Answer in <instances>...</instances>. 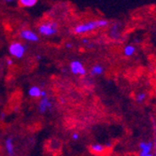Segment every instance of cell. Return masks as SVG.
Returning <instances> with one entry per match:
<instances>
[{
  "label": "cell",
  "instance_id": "9",
  "mask_svg": "<svg viewBox=\"0 0 156 156\" xmlns=\"http://www.w3.org/2000/svg\"><path fill=\"white\" fill-rule=\"evenodd\" d=\"M104 71H105V67L100 64H96L91 68V75L94 77H97L102 75Z\"/></svg>",
  "mask_w": 156,
  "mask_h": 156
},
{
  "label": "cell",
  "instance_id": "2",
  "mask_svg": "<svg viewBox=\"0 0 156 156\" xmlns=\"http://www.w3.org/2000/svg\"><path fill=\"white\" fill-rule=\"evenodd\" d=\"M26 51V46L20 42H13L9 47V52L11 56L17 59L23 58Z\"/></svg>",
  "mask_w": 156,
  "mask_h": 156
},
{
  "label": "cell",
  "instance_id": "17",
  "mask_svg": "<svg viewBox=\"0 0 156 156\" xmlns=\"http://www.w3.org/2000/svg\"><path fill=\"white\" fill-rule=\"evenodd\" d=\"M4 1H5V2H12L13 0H4Z\"/></svg>",
  "mask_w": 156,
  "mask_h": 156
},
{
  "label": "cell",
  "instance_id": "10",
  "mask_svg": "<svg viewBox=\"0 0 156 156\" xmlns=\"http://www.w3.org/2000/svg\"><path fill=\"white\" fill-rule=\"evenodd\" d=\"M136 51V47L133 44H128L123 48L122 53L125 57H131Z\"/></svg>",
  "mask_w": 156,
  "mask_h": 156
},
{
  "label": "cell",
  "instance_id": "13",
  "mask_svg": "<svg viewBox=\"0 0 156 156\" xmlns=\"http://www.w3.org/2000/svg\"><path fill=\"white\" fill-rule=\"evenodd\" d=\"M37 3V0H19V4L24 8L34 7Z\"/></svg>",
  "mask_w": 156,
  "mask_h": 156
},
{
  "label": "cell",
  "instance_id": "8",
  "mask_svg": "<svg viewBox=\"0 0 156 156\" xmlns=\"http://www.w3.org/2000/svg\"><path fill=\"white\" fill-rule=\"evenodd\" d=\"M89 150L93 154H102L107 150V146H104L100 143H94L89 147Z\"/></svg>",
  "mask_w": 156,
  "mask_h": 156
},
{
  "label": "cell",
  "instance_id": "3",
  "mask_svg": "<svg viewBox=\"0 0 156 156\" xmlns=\"http://www.w3.org/2000/svg\"><path fill=\"white\" fill-rule=\"evenodd\" d=\"M37 31H38V34H40L41 36L51 37L57 32V24L52 22L44 23L38 26Z\"/></svg>",
  "mask_w": 156,
  "mask_h": 156
},
{
  "label": "cell",
  "instance_id": "6",
  "mask_svg": "<svg viewBox=\"0 0 156 156\" xmlns=\"http://www.w3.org/2000/svg\"><path fill=\"white\" fill-rule=\"evenodd\" d=\"M20 37L24 40L30 41V42H37L38 41V36L34 31L28 30V29L22 30L20 32Z\"/></svg>",
  "mask_w": 156,
  "mask_h": 156
},
{
  "label": "cell",
  "instance_id": "4",
  "mask_svg": "<svg viewBox=\"0 0 156 156\" xmlns=\"http://www.w3.org/2000/svg\"><path fill=\"white\" fill-rule=\"evenodd\" d=\"M138 149H139V155L140 156H151V155H153L152 151L154 149V145H153L152 141L142 140L139 142Z\"/></svg>",
  "mask_w": 156,
  "mask_h": 156
},
{
  "label": "cell",
  "instance_id": "5",
  "mask_svg": "<svg viewBox=\"0 0 156 156\" xmlns=\"http://www.w3.org/2000/svg\"><path fill=\"white\" fill-rule=\"evenodd\" d=\"M70 71L72 74L77 76H85L86 75V68L83 64L79 60H74L70 63Z\"/></svg>",
  "mask_w": 156,
  "mask_h": 156
},
{
  "label": "cell",
  "instance_id": "12",
  "mask_svg": "<svg viewBox=\"0 0 156 156\" xmlns=\"http://www.w3.org/2000/svg\"><path fill=\"white\" fill-rule=\"evenodd\" d=\"M41 92L39 87L37 86H32L29 90H28V95L32 98H39L41 96Z\"/></svg>",
  "mask_w": 156,
  "mask_h": 156
},
{
  "label": "cell",
  "instance_id": "15",
  "mask_svg": "<svg viewBox=\"0 0 156 156\" xmlns=\"http://www.w3.org/2000/svg\"><path fill=\"white\" fill-rule=\"evenodd\" d=\"M72 138H73L74 140H78V139L80 138V136H79V134H77V133H74V134L72 135Z\"/></svg>",
  "mask_w": 156,
  "mask_h": 156
},
{
  "label": "cell",
  "instance_id": "1",
  "mask_svg": "<svg viewBox=\"0 0 156 156\" xmlns=\"http://www.w3.org/2000/svg\"><path fill=\"white\" fill-rule=\"evenodd\" d=\"M108 25V22L104 19L88 21V22L80 23L77 26H75L73 29V33L76 35H83L86 33L93 32L97 29H100V28L107 27Z\"/></svg>",
  "mask_w": 156,
  "mask_h": 156
},
{
  "label": "cell",
  "instance_id": "14",
  "mask_svg": "<svg viewBox=\"0 0 156 156\" xmlns=\"http://www.w3.org/2000/svg\"><path fill=\"white\" fill-rule=\"evenodd\" d=\"M147 98V94L145 92H139L136 94L135 96V99L137 103H142L146 100Z\"/></svg>",
  "mask_w": 156,
  "mask_h": 156
},
{
  "label": "cell",
  "instance_id": "11",
  "mask_svg": "<svg viewBox=\"0 0 156 156\" xmlns=\"http://www.w3.org/2000/svg\"><path fill=\"white\" fill-rule=\"evenodd\" d=\"M5 148L9 155L14 154V144H13V139L11 137H8L5 141Z\"/></svg>",
  "mask_w": 156,
  "mask_h": 156
},
{
  "label": "cell",
  "instance_id": "16",
  "mask_svg": "<svg viewBox=\"0 0 156 156\" xmlns=\"http://www.w3.org/2000/svg\"><path fill=\"white\" fill-rule=\"evenodd\" d=\"M12 64H13V63H12V61H11L10 59H9V60L7 61V65H8V66H11Z\"/></svg>",
  "mask_w": 156,
  "mask_h": 156
},
{
  "label": "cell",
  "instance_id": "7",
  "mask_svg": "<svg viewBox=\"0 0 156 156\" xmlns=\"http://www.w3.org/2000/svg\"><path fill=\"white\" fill-rule=\"evenodd\" d=\"M40 98H41V100L38 105V110L40 113H45L46 111H48L49 109L51 108L52 105H51V102L50 100V98L48 97V95L42 96Z\"/></svg>",
  "mask_w": 156,
  "mask_h": 156
}]
</instances>
